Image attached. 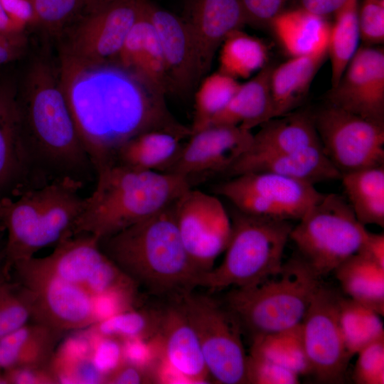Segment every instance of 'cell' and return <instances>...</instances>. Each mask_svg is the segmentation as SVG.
Segmentation results:
<instances>
[{"label": "cell", "instance_id": "6da1fadb", "mask_svg": "<svg viewBox=\"0 0 384 384\" xmlns=\"http://www.w3.org/2000/svg\"><path fill=\"white\" fill-rule=\"evenodd\" d=\"M58 70L95 173L116 164L120 148L143 132L164 129L191 135V128L170 112L164 92L116 61L89 65L60 56Z\"/></svg>", "mask_w": 384, "mask_h": 384}, {"label": "cell", "instance_id": "7a4b0ae2", "mask_svg": "<svg viewBox=\"0 0 384 384\" xmlns=\"http://www.w3.org/2000/svg\"><path fill=\"white\" fill-rule=\"evenodd\" d=\"M16 102L20 132L36 188L69 181L82 188L96 173L78 133L60 79L58 66L33 59Z\"/></svg>", "mask_w": 384, "mask_h": 384}, {"label": "cell", "instance_id": "3957f363", "mask_svg": "<svg viewBox=\"0 0 384 384\" xmlns=\"http://www.w3.org/2000/svg\"><path fill=\"white\" fill-rule=\"evenodd\" d=\"M95 181L71 235L88 234L99 241L166 208L193 187L176 174L139 171L119 164L97 171Z\"/></svg>", "mask_w": 384, "mask_h": 384}, {"label": "cell", "instance_id": "277c9868", "mask_svg": "<svg viewBox=\"0 0 384 384\" xmlns=\"http://www.w3.org/2000/svg\"><path fill=\"white\" fill-rule=\"evenodd\" d=\"M173 205L99 242L137 285L154 294L178 296L196 287L202 272L183 245Z\"/></svg>", "mask_w": 384, "mask_h": 384}, {"label": "cell", "instance_id": "5b68a950", "mask_svg": "<svg viewBox=\"0 0 384 384\" xmlns=\"http://www.w3.org/2000/svg\"><path fill=\"white\" fill-rule=\"evenodd\" d=\"M81 189L72 181H55L4 198L6 269L71 235L85 203Z\"/></svg>", "mask_w": 384, "mask_h": 384}, {"label": "cell", "instance_id": "8992f818", "mask_svg": "<svg viewBox=\"0 0 384 384\" xmlns=\"http://www.w3.org/2000/svg\"><path fill=\"white\" fill-rule=\"evenodd\" d=\"M319 277L299 255L279 273L250 287L234 288L225 306L252 338L301 324L321 286Z\"/></svg>", "mask_w": 384, "mask_h": 384}, {"label": "cell", "instance_id": "52a82bcc", "mask_svg": "<svg viewBox=\"0 0 384 384\" xmlns=\"http://www.w3.org/2000/svg\"><path fill=\"white\" fill-rule=\"evenodd\" d=\"M230 220L232 233L222 263L201 273L196 287L210 290L250 287L282 270L293 227L290 220L250 215L237 209Z\"/></svg>", "mask_w": 384, "mask_h": 384}, {"label": "cell", "instance_id": "ba28073f", "mask_svg": "<svg viewBox=\"0 0 384 384\" xmlns=\"http://www.w3.org/2000/svg\"><path fill=\"white\" fill-rule=\"evenodd\" d=\"M368 233L343 197L325 193L292 227L289 239L299 255L321 277L360 252Z\"/></svg>", "mask_w": 384, "mask_h": 384}, {"label": "cell", "instance_id": "9c48e42d", "mask_svg": "<svg viewBox=\"0 0 384 384\" xmlns=\"http://www.w3.org/2000/svg\"><path fill=\"white\" fill-rule=\"evenodd\" d=\"M177 297L198 337L210 377L217 383H247V355L234 314L214 299L192 290Z\"/></svg>", "mask_w": 384, "mask_h": 384}, {"label": "cell", "instance_id": "30bf717a", "mask_svg": "<svg viewBox=\"0 0 384 384\" xmlns=\"http://www.w3.org/2000/svg\"><path fill=\"white\" fill-rule=\"evenodd\" d=\"M213 193L242 213L287 220H299L325 195L314 185L270 172L233 176L215 185Z\"/></svg>", "mask_w": 384, "mask_h": 384}, {"label": "cell", "instance_id": "8fae6325", "mask_svg": "<svg viewBox=\"0 0 384 384\" xmlns=\"http://www.w3.org/2000/svg\"><path fill=\"white\" fill-rule=\"evenodd\" d=\"M33 257L47 271L86 290L96 302L108 294L137 296L138 285L103 252L92 235H72L57 243L49 255Z\"/></svg>", "mask_w": 384, "mask_h": 384}, {"label": "cell", "instance_id": "7c38bea8", "mask_svg": "<svg viewBox=\"0 0 384 384\" xmlns=\"http://www.w3.org/2000/svg\"><path fill=\"white\" fill-rule=\"evenodd\" d=\"M148 0H114L81 16L63 33L60 56L96 65L116 61Z\"/></svg>", "mask_w": 384, "mask_h": 384}, {"label": "cell", "instance_id": "4fadbf2b", "mask_svg": "<svg viewBox=\"0 0 384 384\" xmlns=\"http://www.w3.org/2000/svg\"><path fill=\"white\" fill-rule=\"evenodd\" d=\"M12 266L32 295L36 322L63 332L87 329L97 321L96 300L82 287L47 271L33 257Z\"/></svg>", "mask_w": 384, "mask_h": 384}, {"label": "cell", "instance_id": "5bb4252c", "mask_svg": "<svg viewBox=\"0 0 384 384\" xmlns=\"http://www.w3.org/2000/svg\"><path fill=\"white\" fill-rule=\"evenodd\" d=\"M313 115L322 149L341 175L384 165V127L328 103Z\"/></svg>", "mask_w": 384, "mask_h": 384}, {"label": "cell", "instance_id": "9a60e30c", "mask_svg": "<svg viewBox=\"0 0 384 384\" xmlns=\"http://www.w3.org/2000/svg\"><path fill=\"white\" fill-rule=\"evenodd\" d=\"M173 208L179 235L191 260L201 272L210 270L225 250L232 233L231 220L225 207L215 196L191 187Z\"/></svg>", "mask_w": 384, "mask_h": 384}, {"label": "cell", "instance_id": "2e32d148", "mask_svg": "<svg viewBox=\"0 0 384 384\" xmlns=\"http://www.w3.org/2000/svg\"><path fill=\"white\" fill-rule=\"evenodd\" d=\"M340 295L321 284L302 322L306 353L318 381L343 383L351 358L338 317Z\"/></svg>", "mask_w": 384, "mask_h": 384}, {"label": "cell", "instance_id": "e0dca14e", "mask_svg": "<svg viewBox=\"0 0 384 384\" xmlns=\"http://www.w3.org/2000/svg\"><path fill=\"white\" fill-rule=\"evenodd\" d=\"M327 103L384 127V50L358 48Z\"/></svg>", "mask_w": 384, "mask_h": 384}, {"label": "cell", "instance_id": "ac0fdd59", "mask_svg": "<svg viewBox=\"0 0 384 384\" xmlns=\"http://www.w3.org/2000/svg\"><path fill=\"white\" fill-rule=\"evenodd\" d=\"M252 139L251 131L239 126L207 127L191 134L167 173L181 176L191 183L198 177L225 174L250 149Z\"/></svg>", "mask_w": 384, "mask_h": 384}, {"label": "cell", "instance_id": "d6986e66", "mask_svg": "<svg viewBox=\"0 0 384 384\" xmlns=\"http://www.w3.org/2000/svg\"><path fill=\"white\" fill-rule=\"evenodd\" d=\"M146 9L161 48L170 92L187 95L201 81L196 48L189 28L183 17L150 0Z\"/></svg>", "mask_w": 384, "mask_h": 384}, {"label": "cell", "instance_id": "ffe728a7", "mask_svg": "<svg viewBox=\"0 0 384 384\" xmlns=\"http://www.w3.org/2000/svg\"><path fill=\"white\" fill-rule=\"evenodd\" d=\"M196 48L201 79L225 38L246 25L240 0H188L183 17Z\"/></svg>", "mask_w": 384, "mask_h": 384}, {"label": "cell", "instance_id": "44dd1931", "mask_svg": "<svg viewBox=\"0 0 384 384\" xmlns=\"http://www.w3.org/2000/svg\"><path fill=\"white\" fill-rule=\"evenodd\" d=\"M36 188L23 145L16 87L0 83V199Z\"/></svg>", "mask_w": 384, "mask_h": 384}, {"label": "cell", "instance_id": "7402d4cb", "mask_svg": "<svg viewBox=\"0 0 384 384\" xmlns=\"http://www.w3.org/2000/svg\"><path fill=\"white\" fill-rule=\"evenodd\" d=\"M250 172L274 173L311 185L341 177L321 146L270 154H245L225 175L233 177Z\"/></svg>", "mask_w": 384, "mask_h": 384}, {"label": "cell", "instance_id": "603a6c76", "mask_svg": "<svg viewBox=\"0 0 384 384\" xmlns=\"http://www.w3.org/2000/svg\"><path fill=\"white\" fill-rule=\"evenodd\" d=\"M161 356L192 384L207 383L209 373L192 326L177 302L161 310Z\"/></svg>", "mask_w": 384, "mask_h": 384}, {"label": "cell", "instance_id": "cb8c5ba5", "mask_svg": "<svg viewBox=\"0 0 384 384\" xmlns=\"http://www.w3.org/2000/svg\"><path fill=\"white\" fill-rule=\"evenodd\" d=\"M148 1L128 33L116 62L166 95L170 92L166 69L156 30L147 13Z\"/></svg>", "mask_w": 384, "mask_h": 384}, {"label": "cell", "instance_id": "d4e9b609", "mask_svg": "<svg viewBox=\"0 0 384 384\" xmlns=\"http://www.w3.org/2000/svg\"><path fill=\"white\" fill-rule=\"evenodd\" d=\"M260 126L245 154H270L321 146L313 112L309 111H293Z\"/></svg>", "mask_w": 384, "mask_h": 384}, {"label": "cell", "instance_id": "484cf974", "mask_svg": "<svg viewBox=\"0 0 384 384\" xmlns=\"http://www.w3.org/2000/svg\"><path fill=\"white\" fill-rule=\"evenodd\" d=\"M272 68L273 65L267 64L254 78L240 84L231 100L209 126L234 125L251 131L274 118L270 85Z\"/></svg>", "mask_w": 384, "mask_h": 384}, {"label": "cell", "instance_id": "4316f807", "mask_svg": "<svg viewBox=\"0 0 384 384\" xmlns=\"http://www.w3.org/2000/svg\"><path fill=\"white\" fill-rule=\"evenodd\" d=\"M299 7L287 9L271 23V28L291 57L328 51L331 23Z\"/></svg>", "mask_w": 384, "mask_h": 384}, {"label": "cell", "instance_id": "83f0119b", "mask_svg": "<svg viewBox=\"0 0 384 384\" xmlns=\"http://www.w3.org/2000/svg\"><path fill=\"white\" fill-rule=\"evenodd\" d=\"M328 51L291 57L273 68L270 75V91L274 117L294 111L307 95L309 86Z\"/></svg>", "mask_w": 384, "mask_h": 384}, {"label": "cell", "instance_id": "f1b7e54d", "mask_svg": "<svg viewBox=\"0 0 384 384\" xmlns=\"http://www.w3.org/2000/svg\"><path fill=\"white\" fill-rule=\"evenodd\" d=\"M188 137L178 132L156 129L143 132L119 150L116 164L146 171L168 172Z\"/></svg>", "mask_w": 384, "mask_h": 384}, {"label": "cell", "instance_id": "f546056e", "mask_svg": "<svg viewBox=\"0 0 384 384\" xmlns=\"http://www.w3.org/2000/svg\"><path fill=\"white\" fill-rule=\"evenodd\" d=\"M62 331L36 322L0 338V369L48 366Z\"/></svg>", "mask_w": 384, "mask_h": 384}, {"label": "cell", "instance_id": "4dcf8cb0", "mask_svg": "<svg viewBox=\"0 0 384 384\" xmlns=\"http://www.w3.org/2000/svg\"><path fill=\"white\" fill-rule=\"evenodd\" d=\"M348 298L384 315V267L358 252L334 271Z\"/></svg>", "mask_w": 384, "mask_h": 384}, {"label": "cell", "instance_id": "1f68e13d", "mask_svg": "<svg viewBox=\"0 0 384 384\" xmlns=\"http://www.w3.org/2000/svg\"><path fill=\"white\" fill-rule=\"evenodd\" d=\"M340 179L357 220L383 228L384 165L346 173Z\"/></svg>", "mask_w": 384, "mask_h": 384}, {"label": "cell", "instance_id": "d6a6232c", "mask_svg": "<svg viewBox=\"0 0 384 384\" xmlns=\"http://www.w3.org/2000/svg\"><path fill=\"white\" fill-rule=\"evenodd\" d=\"M252 338L250 353L268 359L299 376L311 373L304 343L302 323Z\"/></svg>", "mask_w": 384, "mask_h": 384}, {"label": "cell", "instance_id": "836d02e7", "mask_svg": "<svg viewBox=\"0 0 384 384\" xmlns=\"http://www.w3.org/2000/svg\"><path fill=\"white\" fill-rule=\"evenodd\" d=\"M48 367L58 383H104L95 367L87 332L70 337L56 348Z\"/></svg>", "mask_w": 384, "mask_h": 384}, {"label": "cell", "instance_id": "e575fe53", "mask_svg": "<svg viewBox=\"0 0 384 384\" xmlns=\"http://www.w3.org/2000/svg\"><path fill=\"white\" fill-rule=\"evenodd\" d=\"M218 50V71L235 80L247 78L267 65L266 44L242 30L229 34Z\"/></svg>", "mask_w": 384, "mask_h": 384}, {"label": "cell", "instance_id": "d590c367", "mask_svg": "<svg viewBox=\"0 0 384 384\" xmlns=\"http://www.w3.org/2000/svg\"><path fill=\"white\" fill-rule=\"evenodd\" d=\"M381 316L359 302L340 297L339 324L346 348L351 358L368 344L384 338Z\"/></svg>", "mask_w": 384, "mask_h": 384}, {"label": "cell", "instance_id": "8d00e7d4", "mask_svg": "<svg viewBox=\"0 0 384 384\" xmlns=\"http://www.w3.org/2000/svg\"><path fill=\"white\" fill-rule=\"evenodd\" d=\"M359 0H348L334 16L328 46V56L331 65V86L341 78L351 58L358 48Z\"/></svg>", "mask_w": 384, "mask_h": 384}, {"label": "cell", "instance_id": "74e56055", "mask_svg": "<svg viewBox=\"0 0 384 384\" xmlns=\"http://www.w3.org/2000/svg\"><path fill=\"white\" fill-rule=\"evenodd\" d=\"M196 87L191 134L209 126L229 103L240 83L219 71L203 77Z\"/></svg>", "mask_w": 384, "mask_h": 384}, {"label": "cell", "instance_id": "f35d334b", "mask_svg": "<svg viewBox=\"0 0 384 384\" xmlns=\"http://www.w3.org/2000/svg\"><path fill=\"white\" fill-rule=\"evenodd\" d=\"M161 311L131 309L87 328L92 333L125 340L149 338L158 334Z\"/></svg>", "mask_w": 384, "mask_h": 384}, {"label": "cell", "instance_id": "ab89813d", "mask_svg": "<svg viewBox=\"0 0 384 384\" xmlns=\"http://www.w3.org/2000/svg\"><path fill=\"white\" fill-rule=\"evenodd\" d=\"M32 25L51 33H63L85 13L83 0H28Z\"/></svg>", "mask_w": 384, "mask_h": 384}, {"label": "cell", "instance_id": "60d3db41", "mask_svg": "<svg viewBox=\"0 0 384 384\" xmlns=\"http://www.w3.org/2000/svg\"><path fill=\"white\" fill-rule=\"evenodd\" d=\"M33 316V297L22 284L0 283V338L28 322Z\"/></svg>", "mask_w": 384, "mask_h": 384}, {"label": "cell", "instance_id": "b9f144b4", "mask_svg": "<svg viewBox=\"0 0 384 384\" xmlns=\"http://www.w3.org/2000/svg\"><path fill=\"white\" fill-rule=\"evenodd\" d=\"M92 361L105 378L124 363L122 341L87 330Z\"/></svg>", "mask_w": 384, "mask_h": 384}, {"label": "cell", "instance_id": "7bdbcfd3", "mask_svg": "<svg viewBox=\"0 0 384 384\" xmlns=\"http://www.w3.org/2000/svg\"><path fill=\"white\" fill-rule=\"evenodd\" d=\"M353 379L357 384L384 383V338L362 348L358 353Z\"/></svg>", "mask_w": 384, "mask_h": 384}, {"label": "cell", "instance_id": "ee69618b", "mask_svg": "<svg viewBox=\"0 0 384 384\" xmlns=\"http://www.w3.org/2000/svg\"><path fill=\"white\" fill-rule=\"evenodd\" d=\"M299 375L261 356L247 355V380L251 384H297Z\"/></svg>", "mask_w": 384, "mask_h": 384}, {"label": "cell", "instance_id": "f6af8a7d", "mask_svg": "<svg viewBox=\"0 0 384 384\" xmlns=\"http://www.w3.org/2000/svg\"><path fill=\"white\" fill-rule=\"evenodd\" d=\"M358 28L360 38L365 45L384 42V0H362L359 2Z\"/></svg>", "mask_w": 384, "mask_h": 384}, {"label": "cell", "instance_id": "bcb514c9", "mask_svg": "<svg viewBox=\"0 0 384 384\" xmlns=\"http://www.w3.org/2000/svg\"><path fill=\"white\" fill-rule=\"evenodd\" d=\"M122 341L124 362L147 370L153 375V369L162 352L159 334L149 338H129Z\"/></svg>", "mask_w": 384, "mask_h": 384}, {"label": "cell", "instance_id": "7dc6e473", "mask_svg": "<svg viewBox=\"0 0 384 384\" xmlns=\"http://www.w3.org/2000/svg\"><path fill=\"white\" fill-rule=\"evenodd\" d=\"M290 0H240L246 25L270 28L272 21L287 9Z\"/></svg>", "mask_w": 384, "mask_h": 384}, {"label": "cell", "instance_id": "c3c4849f", "mask_svg": "<svg viewBox=\"0 0 384 384\" xmlns=\"http://www.w3.org/2000/svg\"><path fill=\"white\" fill-rule=\"evenodd\" d=\"M7 384H56L48 366H16L2 370Z\"/></svg>", "mask_w": 384, "mask_h": 384}, {"label": "cell", "instance_id": "681fc988", "mask_svg": "<svg viewBox=\"0 0 384 384\" xmlns=\"http://www.w3.org/2000/svg\"><path fill=\"white\" fill-rule=\"evenodd\" d=\"M105 383H154V380L151 373L124 362L119 368L107 376Z\"/></svg>", "mask_w": 384, "mask_h": 384}, {"label": "cell", "instance_id": "f907efd6", "mask_svg": "<svg viewBox=\"0 0 384 384\" xmlns=\"http://www.w3.org/2000/svg\"><path fill=\"white\" fill-rule=\"evenodd\" d=\"M26 45L23 33L0 32V65L12 62L21 56Z\"/></svg>", "mask_w": 384, "mask_h": 384}, {"label": "cell", "instance_id": "816d5d0a", "mask_svg": "<svg viewBox=\"0 0 384 384\" xmlns=\"http://www.w3.org/2000/svg\"><path fill=\"white\" fill-rule=\"evenodd\" d=\"M384 267V234L368 231L365 243L360 251Z\"/></svg>", "mask_w": 384, "mask_h": 384}, {"label": "cell", "instance_id": "f5cc1de1", "mask_svg": "<svg viewBox=\"0 0 384 384\" xmlns=\"http://www.w3.org/2000/svg\"><path fill=\"white\" fill-rule=\"evenodd\" d=\"M297 2L296 7L325 18L336 12L333 0H297Z\"/></svg>", "mask_w": 384, "mask_h": 384}, {"label": "cell", "instance_id": "db71d44e", "mask_svg": "<svg viewBox=\"0 0 384 384\" xmlns=\"http://www.w3.org/2000/svg\"><path fill=\"white\" fill-rule=\"evenodd\" d=\"M0 32L5 33H21L0 2Z\"/></svg>", "mask_w": 384, "mask_h": 384}, {"label": "cell", "instance_id": "11a10c76", "mask_svg": "<svg viewBox=\"0 0 384 384\" xmlns=\"http://www.w3.org/2000/svg\"><path fill=\"white\" fill-rule=\"evenodd\" d=\"M114 0H83L85 7V13L90 12Z\"/></svg>", "mask_w": 384, "mask_h": 384}, {"label": "cell", "instance_id": "9f6ffc18", "mask_svg": "<svg viewBox=\"0 0 384 384\" xmlns=\"http://www.w3.org/2000/svg\"><path fill=\"white\" fill-rule=\"evenodd\" d=\"M2 230H6L4 218V199H0V232ZM4 258V251L0 252V260ZM5 260V258H4Z\"/></svg>", "mask_w": 384, "mask_h": 384}, {"label": "cell", "instance_id": "6f0895ef", "mask_svg": "<svg viewBox=\"0 0 384 384\" xmlns=\"http://www.w3.org/2000/svg\"><path fill=\"white\" fill-rule=\"evenodd\" d=\"M0 384H7L6 380L2 375V370L0 369Z\"/></svg>", "mask_w": 384, "mask_h": 384}, {"label": "cell", "instance_id": "680465c9", "mask_svg": "<svg viewBox=\"0 0 384 384\" xmlns=\"http://www.w3.org/2000/svg\"><path fill=\"white\" fill-rule=\"evenodd\" d=\"M4 280V278L3 275H2V274L0 273V283Z\"/></svg>", "mask_w": 384, "mask_h": 384}]
</instances>
